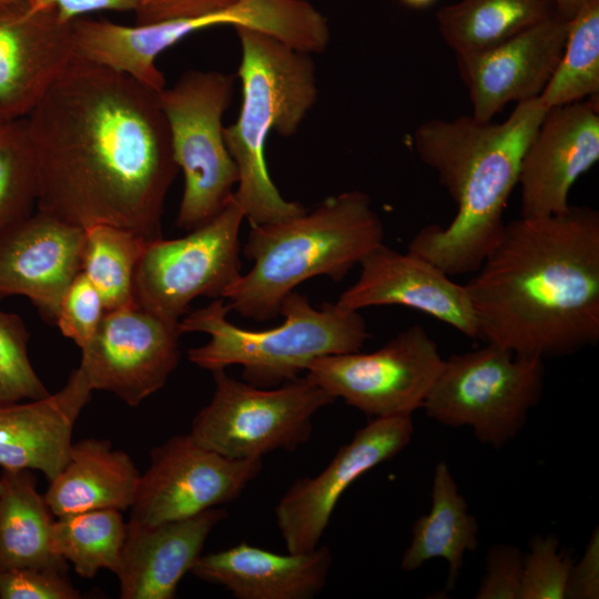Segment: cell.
Masks as SVG:
<instances>
[{"instance_id":"cell-21","label":"cell","mask_w":599,"mask_h":599,"mask_svg":"<svg viewBox=\"0 0 599 599\" xmlns=\"http://www.w3.org/2000/svg\"><path fill=\"white\" fill-rule=\"evenodd\" d=\"M92 392L78 367L60 390L0 406V466L38 470L53 479L69 459L74 425Z\"/></svg>"},{"instance_id":"cell-7","label":"cell","mask_w":599,"mask_h":599,"mask_svg":"<svg viewBox=\"0 0 599 599\" xmlns=\"http://www.w3.org/2000/svg\"><path fill=\"white\" fill-rule=\"evenodd\" d=\"M544 384V359L486 343L444 359L422 408L437 423L469 427L481 444L500 448L521 430Z\"/></svg>"},{"instance_id":"cell-28","label":"cell","mask_w":599,"mask_h":599,"mask_svg":"<svg viewBox=\"0 0 599 599\" xmlns=\"http://www.w3.org/2000/svg\"><path fill=\"white\" fill-rule=\"evenodd\" d=\"M125 534L120 510L94 509L54 519L51 545L81 578L91 579L101 569L116 570Z\"/></svg>"},{"instance_id":"cell-18","label":"cell","mask_w":599,"mask_h":599,"mask_svg":"<svg viewBox=\"0 0 599 599\" xmlns=\"http://www.w3.org/2000/svg\"><path fill=\"white\" fill-rule=\"evenodd\" d=\"M568 23L557 16L491 48L456 55L473 116L491 121L506 104L538 98L560 60Z\"/></svg>"},{"instance_id":"cell-27","label":"cell","mask_w":599,"mask_h":599,"mask_svg":"<svg viewBox=\"0 0 599 599\" xmlns=\"http://www.w3.org/2000/svg\"><path fill=\"white\" fill-rule=\"evenodd\" d=\"M149 240L109 224L84 229L81 273L101 294L106 311L136 305L134 274Z\"/></svg>"},{"instance_id":"cell-5","label":"cell","mask_w":599,"mask_h":599,"mask_svg":"<svg viewBox=\"0 0 599 599\" xmlns=\"http://www.w3.org/2000/svg\"><path fill=\"white\" fill-rule=\"evenodd\" d=\"M240 39L242 84L240 114L224 126V140L238 181L233 197L253 224L281 222L306 212L285 200L272 181L265 160L273 131L288 138L317 99L315 65L309 53L254 29L234 28Z\"/></svg>"},{"instance_id":"cell-14","label":"cell","mask_w":599,"mask_h":599,"mask_svg":"<svg viewBox=\"0 0 599 599\" xmlns=\"http://www.w3.org/2000/svg\"><path fill=\"white\" fill-rule=\"evenodd\" d=\"M410 416L376 417L341 446L314 477L291 484L275 507L276 525L288 552L319 546L333 511L346 489L364 474L394 458L410 443Z\"/></svg>"},{"instance_id":"cell-19","label":"cell","mask_w":599,"mask_h":599,"mask_svg":"<svg viewBox=\"0 0 599 599\" xmlns=\"http://www.w3.org/2000/svg\"><path fill=\"white\" fill-rule=\"evenodd\" d=\"M84 229L41 211L0 232V301L27 296L55 321L61 298L81 272Z\"/></svg>"},{"instance_id":"cell-11","label":"cell","mask_w":599,"mask_h":599,"mask_svg":"<svg viewBox=\"0 0 599 599\" xmlns=\"http://www.w3.org/2000/svg\"><path fill=\"white\" fill-rule=\"evenodd\" d=\"M443 362L436 342L416 324L375 352L318 357L305 378L373 418L412 416L423 407Z\"/></svg>"},{"instance_id":"cell-38","label":"cell","mask_w":599,"mask_h":599,"mask_svg":"<svg viewBox=\"0 0 599 599\" xmlns=\"http://www.w3.org/2000/svg\"><path fill=\"white\" fill-rule=\"evenodd\" d=\"M44 3L53 4L63 21H72L79 17L97 11H119L133 13L141 4L142 0H41Z\"/></svg>"},{"instance_id":"cell-32","label":"cell","mask_w":599,"mask_h":599,"mask_svg":"<svg viewBox=\"0 0 599 599\" xmlns=\"http://www.w3.org/2000/svg\"><path fill=\"white\" fill-rule=\"evenodd\" d=\"M555 535L535 536L524 555L519 599H564L571 567L570 555L559 550Z\"/></svg>"},{"instance_id":"cell-30","label":"cell","mask_w":599,"mask_h":599,"mask_svg":"<svg viewBox=\"0 0 599 599\" xmlns=\"http://www.w3.org/2000/svg\"><path fill=\"white\" fill-rule=\"evenodd\" d=\"M39 175L26 118L0 124V232L34 213Z\"/></svg>"},{"instance_id":"cell-37","label":"cell","mask_w":599,"mask_h":599,"mask_svg":"<svg viewBox=\"0 0 599 599\" xmlns=\"http://www.w3.org/2000/svg\"><path fill=\"white\" fill-rule=\"evenodd\" d=\"M599 597V534L592 532L585 552L577 565H572L565 598L597 599Z\"/></svg>"},{"instance_id":"cell-4","label":"cell","mask_w":599,"mask_h":599,"mask_svg":"<svg viewBox=\"0 0 599 599\" xmlns=\"http://www.w3.org/2000/svg\"><path fill=\"white\" fill-rule=\"evenodd\" d=\"M384 235L369 196L357 190L331 196L314 210L281 222L251 223L242 253L253 265L224 300L244 318H275L283 300L300 284L321 275L341 282L383 243Z\"/></svg>"},{"instance_id":"cell-17","label":"cell","mask_w":599,"mask_h":599,"mask_svg":"<svg viewBox=\"0 0 599 599\" xmlns=\"http://www.w3.org/2000/svg\"><path fill=\"white\" fill-rule=\"evenodd\" d=\"M357 281L335 303L346 312L368 306L402 305L420 311L465 336L478 339L477 325L465 285L455 283L430 262L382 243L358 264Z\"/></svg>"},{"instance_id":"cell-12","label":"cell","mask_w":599,"mask_h":599,"mask_svg":"<svg viewBox=\"0 0 599 599\" xmlns=\"http://www.w3.org/2000/svg\"><path fill=\"white\" fill-rule=\"evenodd\" d=\"M263 458L232 459L175 435L151 450L140 475L131 521L158 524L229 504L256 478Z\"/></svg>"},{"instance_id":"cell-3","label":"cell","mask_w":599,"mask_h":599,"mask_svg":"<svg viewBox=\"0 0 599 599\" xmlns=\"http://www.w3.org/2000/svg\"><path fill=\"white\" fill-rule=\"evenodd\" d=\"M549 109L539 97L517 103L501 123L471 116L422 123L412 146L457 204L446 226L427 225L408 243L448 276L475 273L498 242L524 154Z\"/></svg>"},{"instance_id":"cell-8","label":"cell","mask_w":599,"mask_h":599,"mask_svg":"<svg viewBox=\"0 0 599 599\" xmlns=\"http://www.w3.org/2000/svg\"><path fill=\"white\" fill-rule=\"evenodd\" d=\"M234 77L191 70L159 92L173 158L184 175L176 224L191 231L212 220L230 202L238 174L222 119L231 103Z\"/></svg>"},{"instance_id":"cell-9","label":"cell","mask_w":599,"mask_h":599,"mask_svg":"<svg viewBox=\"0 0 599 599\" xmlns=\"http://www.w3.org/2000/svg\"><path fill=\"white\" fill-rule=\"evenodd\" d=\"M212 374V398L193 418L189 435L232 459L296 450L309 439L314 415L335 400L305 377L262 388L233 378L225 369Z\"/></svg>"},{"instance_id":"cell-40","label":"cell","mask_w":599,"mask_h":599,"mask_svg":"<svg viewBox=\"0 0 599 599\" xmlns=\"http://www.w3.org/2000/svg\"><path fill=\"white\" fill-rule=\"evenodd\" d=\"M405 4L413 8H425L430 6L435 0H400Z\"/></svg>"},{"instance_id":"cell-41","label":"cell","mask_w":599,"mask_h":599,"mask_svg":"<svg viewBox=\"0 0 599 599\" xmlns=\"http://www.w3.org/2000/svg\"><path fill=\"white\" fill-rule=\"evenodd\" d=\"M13 1H18V0H0V4L8 3V2H13Z\"/></svg>"},{"instance_id":"cell-29","label":"cell","mask_w":599,"mask_h":599,"mask_svg":"<svg viewBox=\"0 0 599 599\" xmlns=\"http://www.w3.org/2000/svg\"><path fill=\"white\" fill-rule=\"evenodd\" d=\"M599 94V0H586L569 20L560 60L539 95L556 108Z\"/></svg>"},{"instance_id":"cell-20","label":"cell","mask_w":599,"mask_h":599,"mask_svg":"<svg viewBox=\"0 0 599 599\" xmlns=\"http://www.w3.org/2000/svg\"><path fill=\"white\" fill-rule=\"evenodd\" d=\"M227 515L221 507L158 524L129 520L114 573L122 599H173L202 555L213 528Z\"/></svg>"},{"instance_id":"cell-1","label":"cell","mask_w":599,"mask_h":599,"mask_svg":"<svg viewBox=\"0 0 599 599\" xmlns=\"http://www.w3.org/2000/svg\"><path fill=\"white\" fill-rule=\"evenodd\" d=\"M26 120L38 211L83 229L109 224L162 237L179 167L158 91L74 55Z\"/></svg>"},{"instance_id":"cell-22","label":"cell","mask_w":599,"mask_h":599,"mask_svg":"<svg viewBox=\"0 0 599 599\" xmlns=\"http://www.w3.org/2000/svg\"><path fill=\"white\" fill-rule=\"evenodd\" d=\"M332 565L327 546L277 554L247 542L201 555L191 571L237 599H312L325 587Z\"/></svg>"},{"instance_id":"cell-34","label":"cell","mask_w":599,"mask_h":599,"mask_svg":"<svg viewBox=\"0 0 599 599\" xmlns=\"http://www.w3.org/2000/svg\"><path fill=\"white\" fill-rule=\"evenodd\" d=\"M81 592L58 568L0 570L1 599H78Z\"/></svg>"},{"instance_id":"cell-15","label":"cell","mask_w":599,"mask_h":599,"mask_svg":"<svg viewBox=\"0 0 599 599\" xmlns=\"http://www.w3.org/2000/svg\"><path fill=\"white\" fill-rule=\"evenodd\" d=\"M73 58L71 21L53 4H0V118H26Z\"/></svg>"},{"instance_id":"cell-23","label":"cell","mask_w":599,"mask_h":599,"mask_svg":"<svg viewBox=\"0 0 599 599\" xmlns=\"http://www.w3.org/2000/svg\"><path fill=\"white\" fill-rule=\"evenodd\" d=\"M140 471L131 456L106 439L72 444L69 459L43 494L54 517L94 510L131 508Z\"/></svg>"},{"instance_id":"cell-31","label":"cell","mask_w":599,"mask_h":599,"mask_svg":"<svg viewBox=\"0 0 599 599\" xmlns=\"http://www.w3.org/2000/svg\"><path fill=\"white\" fill-rule=\"evenodd\" d=\"M29 338L22 318L0 308V406L50 394L29 359Z\"/></svg>"},{"instance_id":"cell-26","label":"cell","mask_w":599,"mask_h":599,"mask_svg":"<svg viewBox=\"0 0 599 599\" xmlns=\"http://www.w3.org/2000/svg\"><path fill=\"white\" fill-rule=\"evenodd\" d=\"M557 16L555 0H460L440 8L436 20L444 41L459 55L497 45Z\"/></svg>"},{"instance_id":"cell-6","label":"cell","mask_w":599,"mask_h":599,"mask_svg":"<svg viewBox=\"0 0 599 599\" xmlns=\"http://www.w3.org/2000/svg\"><path fill=\"white\" fill-rule=\"evenodd\" d=\"M229 312L225 300L217 298L181 318V334L210 336L204 345L189 349L187 358L210 372L240 365L243 380L262 388L298 378L318 357L358 352L370 336L359 312L342 311L329 302L316 308L296 291L281 304L284 322L272 328H242L227 319Z\"/></svg>"},{"instance_id":"cell-36","label":"cell","mask_w":599,"mask_h":599,"mask_svg":"<svg viewBox=\"0 0 599 599\" xmlns=\"http://www.w3.org/2000/svg\"><path fill=\"white\" fill-rule=\"evenodd\" d=\"M238 0H142L135 10V24L205 16L227 8Z\"/></svg>"},{"instance_id":"cell-16","label":"cell","mask_w":599,"mask_h":599,"mask_svg":"<svg viewBox=\"0 0 599 599\" xmlns=\"http://www.w3.org/2000/svg\"><path fill=\"white\" fill-rule=\"evenodd\" d=\"M598 160V97L549 109L521 161V216L567 212L572 185Z\"/></svg>"},{"instance_id":"cell-42","label":"cell","mask_w":599,"mask_h":599,"mask_svg":"<svg viewBox=\"0 0 599 599\" xmlns=\"http://www.w3.org/2000/svg\"><path fill=\"white\" fill-rule=\"evenodd\" d=\"M8 122V121H7ZM4 123V121L0 118V124Z\"/></svg>"},{"instance_id":"cell-33","label":"cell","mask_w":599,"mask_h":599,"mask_svg":"<svg viewBox=\"0 0 599 599\" xmlns=\"http://www.w3.org/2000/svg\"><path fill=\"white\" fill-rule=\"evenodd\" d=\"M105 313L101 294L80 272L64 292L54 322L63 336L83 348L94 336Z\"/></svg>"},{"instance_id":"cell-25","label":"cell","mask_w":599,"mask_h":599,"mask_svg":"<svg viewBox=\"0 0 599 599\" xmlns=\"http://www.w3.org/2000/svg\"><path fill=\"white\" fill-rule=\"evenodd\" d=\"M477 534L476 518L468 512L447 464L439 461L433 477L432 508L414 522L413 538L403 554L400 568L413 571L430 559L443 558L448 562L447 588L451 589L465 554L478 545Z\"/></svg>"},{"instance_id":"cell-39","label":"cell","mask_w":599,"mask_h":599,"mask_svg":"<svg viewBox=\"0 0 599 599\" xmlns=\"http://www.w3.org/2000/svg\"><path fill=\"white\" fill-rule=\"evenodd\" d=\"M586 0H555L558 14L566 19L570 20Z\"/></svg>"},{"instance_id":"cell-24","label":"cell","mask_w":599,"mask_h":599,"mask_svg":"<svg viewBox=\"0 0 599 599\" xmlns=\"http://www.w3.org/2000/svg\"><path fill=\"white\" fill-rule=\"evenodd\" d=\"M54 516L37 478L29 469L0 473V570L13 568H58L67 562L52 549Z\"/></svg>"},{"instance_id":"cell-35","label":"cell","mask_w":599,"mask_h":599,"mask_svg":"<svg viewBox=\"0 0 599 599\" xmlns=\"http://www.w3.org/2000/svg\"><path fill=\"white\" fill-rule=\"evenodd\" d=\"M524 555L519 548L500 544L489 549L477 599H519Z\"/></svg>"},{"instance_id":"cell-13","label":"cell","mask_w":599,"mask_h":599,"mask_svg":"<svg viewBox=\"0 0 599 599\" xmlns=\"http://www.w3.org/2000/svg\"><path fill=\"white\" fill-rule=\"evenodd\" d=\"M179 323L139 304L106 311L79 367L93 390L114 394L135 407L160 390L180 361Z\"/></svg>"},{"instance_id":"cell-10","label":"cell","mask_w":599,"mask_h":599,"mask_svg":"<svg viewBox=\"0 0 599 599\" xmlns=\"http://www.w3.org/2000/svg\"><path fill=\"white\" fill-rule=\"evenodd\" d=\"M244 217L232 196L217 215L186 235L148 241L134 274L136 303L177 324L196 297L224 298L243 274L240 230Z\"/></svg>"},{"instance_id":"cell-2","label":"cell","mask_w":599,"mask_h":599,"mask_svg":"<svg viewBox=\"0 0 599 599\" xmlns=\"http://www.w3.org/2000/svg\"><path fill=\"white\" fill-rule=\"evenodd\" d=\"M475 273L465 286L478 339L541 359L598 343V211L506 223Z\"/></svg>"}]
</instances>
